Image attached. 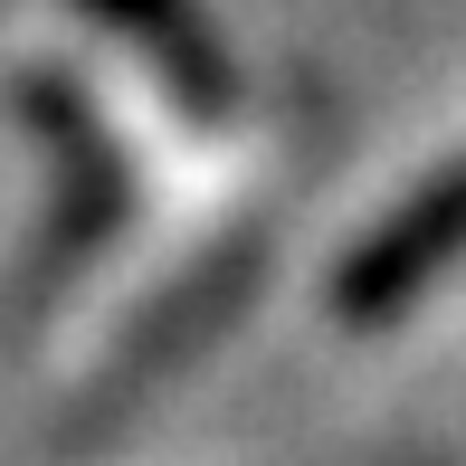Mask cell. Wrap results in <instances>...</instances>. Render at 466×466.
<instances>
[{"label": "cell", "mask_w": 466, "mask_h": 466, "mask_svg": "<svg viewBox=\"0 0 466 466\" xmlns=\"http://www.w3.org/2000/svg\"><path fill=\"white\" fill-rule=\"evenodd\" d=\"M76 10H86L115 48H134L143 76H153L190 124H219L228 105H238V67H228V48H219L200 0H76Z\"/></svg>", "instance_id": "277c9868"}, {"label": "cell", "mask_w": 466, "mask_h": 466, "mask_svg": "<svg viewBox=\"0 0 466 466\" xmlns=\"http://www.w3.org/2000/svg\"><path fill=\"white\" fill-rule=\"evenodd\" d=\"M248 286H258V238H228V248H209L200 267H181V277L153 295V314H143V324L124 333L115 352H105V371H96V410L143 400L172 362H190L209 333H228V314L248 305Z\"/></svg>", "instance_id": "3957f363"}, {"label": "cell", "mask_w": 466, "mask_h": 466, "mask_svg": "<svg viewBox=\"0 0 466 466\" xmlns=\"http://www.w3.org/2000/svg\"><path fill=\"white\" fill-rule=\"evenodd\" d=\"M19 115H29L38 143H48V181H57V200H48V219H38V238H29V258H19L10 295H0V333H29L38 314L57 305V295L86 277L96 248L124 228V200H134L124 153H115V134H105V115L67 86V76L29 67V76H19Z\"/></svg>", "instance_id": "6da1fadb"}, {"label": "cell", "mask_w": 466, "mask_h": 466, "mask_svg": "<svg viewBox=\"0 0 466 466\" xmlns=\"http://www.w3.org/2000/svg\"><path fill=\"white\" fill-rule=\"evenodd\" d=\"M448 267H466V153L448 172H429L410 200H390L362 238L343 248V267H333V314H343L352 333L390 324V314H410Z\"/></svg>", "instance_id": "7a4b0ae2"}]
</instances>
